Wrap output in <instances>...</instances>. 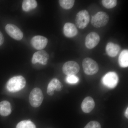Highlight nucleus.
Returning <instances> with one entry per match:
<instances>
[{
	"label": "nucleus",
	"instance_id": "obj_1",
	"mask_svg": "<svg viewBox=\"0 0 128 128\" xmlns=\"http://www.w3.org/2000/svg\"><path fill=\"white\" fill-rule=\"evenodd\" d=\"M26 84V80L23 76H16L10 78L8 81L6 87L9 92H15L23 89Z\"/></svg>",
	"mask_w": 128,
	"mask_h": 128
},
{
	"label": "nucleus",
	"instance_id": "obj_2",
	"mask_svg": "<svg viewBox=\"0 0 128 128\" xmlns=\"http://www.w3.org/2000/svg\"><path fill=\"white\" fill-rule=\"evenodd\" d=\"M109 20V16L106 12H99L92 17L91 24L94 27H102L106 25Z\"/></svg>",
	"mask_w": 128,
	"mask_h": 128
},
{
	"label": "nucleus",
	"instance_id": "obj_3",
	"mask_svg": "<svg viewBox=\"0 0 128 128\" xmlns=\"http://www.w3.org/2000/svg\"><path fill=\"white\" fill-rule=\"evenodd\" d=\"M82 66L84 72L88 75L95 74L99 70L97 62L90 58H86L83 60Z\"/></svg>",
	"mask_w": 128,
	"mask_h": 128
},
{
	"label": "nucleus",
	"instance_id": "obj_4",
	"mask_svg": "<svg viewBox=\"0 0 128 128\" xmlns=\"http://www.w3.org/2000/svg\"><path fill=\"white\" fill-rule=\"evenodd\" d=\"M90 20V15L87 10H82L76 14V25L80 29H84L89 24Z\"/></svg>",
	"mask_w": 128,
	"mask_h": 128
},
{
	"label": "nucleus",
	"instance_id": "obj_5",
	"mask_svg": "<svg viewBox=\"0 0 128 128\" xmlns=\"http://www.w3.org/2000/svg\"><path fill=\"white\" fill-rule=\"evenodd\" d=\"M44 98L42 90L39 88H35L30 92L29 97V102L32 106L38 108L41 105Z\"/></svg>",
	"mask_w": 128,
	"mask_h": 128
},
{
	"label": "nucleus",
	"instance_id": "obj_6",
	"mask_svg": "<svg viewBox=\"0 0 128 128\" xmlns=\"http://www.w3.org/2000/svg\"><path fill=\"white\" fill-rule=\"evenodd\" d=\"M118 76L117 73L111 72L106 73L103 76L102 81L106 87L110 89H113L118 85Z\"/></svg>",
	"mask_w": 128,
	"mask_h": 128
},
{
	"label": "nucleus",
	"instance_id": "obj_7",
	"mask_svg": "<svg viewBox=\"0 0 128 128\" xmlns=\"http://www.w3.org/2000/svg\"><path fill=\"white\" fill-rule=\"evenodd\" d=\"M62 70L67 76L76 75L80 71V66L75 61H69L64 64Z\"/></svg>",
	"mask_w": 128,
	"mask_h": 128
},
{
	"label": "nucleus",
	"instance_id": "obj_8",
	"mask_svg": "<svg viewBox=\"0 0 128 128\" xmlns=\"http://www.w3.org/2000/svg\"><path fill=\"white\" fill-rule=\"evenodd\" d=\"M6 32L9 36L16 40H20L23 37L22 32L16 25L8 24L5 28Z\"/></svg>",
	"mask_w": 128,
	"mask_h": 128
},
{
	"label": "nucleus",
	"instance_id": "obj_9",
	"mask_svg": "<svg viewBox=\"0 0 128 128\" xmlns=\"http://www.w3.org/2000/svg\"><path fill=\"white\" fill-rule=\"evenodd\" d=\"M49 55L46 51L40 50L34 53L32 59V63L35 64L37 63L45 65L48 64Z\"/></svg>",
	"mask_w": 128,
	"mask_h": 128
},
{
	"label": "nucleus",
	"instance_id": "obj_10",
	"mask_svg": "<svg viewBox=\"0 0 128 128\" xmlns=\"http://www.w3.org/2000/svg\"><path fill=\"white\" fill-rule=\"evenodd\" d=\"M100 40V37L97 33L96 32H91L86 37L85 45L88 48L91 49L98 44Z\"/></svg>",
	"mask_w": 128,
	"mask_h": 128
},
{
	"label": "nucleus",
	"instance_id": "obj_11",
	"mask_svg": "<svg viewBox=\"0 0 128 128\" xmlns=\"http://www.w3.org/2000/svg\"><path fill=\"white\" fill-rule=\"evenodd\" d=\"M48 39L42 36H34L31 40V44L34 48L37 50H42L47 46Z\"/></svg>",
	"mask_w": 128,
	"mask_h": 128
},
{
	"label": "nucleus",
	"instance_id": "obj_12",
	"mask_svg": "<svg viewBox=\"0 0 128 128\" xmlns=\"http://www.w3.org/2000/svg\"><path fill=\"white\" fill-rule=\"evenodd\" d=\"M63 88L62 83L57 78H54L49 83L47 88V92L50 96H52L54 93V90L60 92Z\"/></svg>",
	"mask_w": 128,
	"mask_h": 128
},
{
	"label": "nucleus",
	"instance_id": "obj_13",
	"mask_svg": "<svg viewBox=\"0 0 128 128\" xmlns=\"http://www.w3.org/2000/svg\"><path fill=\"white\" fill-rule=\"evenodd\" d=\"M63 32L65 36L72 38L76 36L78 33V30L76 25L70 22H67L64 25Z\"/></svg>",
	"mask_w": 128,
	"mask_h": 128
},
{
	"label": "nucleus",
	"instance_id": "obj_14",
	"mask_svg": "<svg viewBox=\"0 0 128 128\" xmlns=\"http://www.w3.org/2000/svg\"><path fill=\"white\" fill-rule=\"evenodd\" d=\"M95 102L94 99L90 96L86 97L82 101L81 107L84 112L88 113L94 109Z\"/></svg>",
	"mask_w": 128,
	"mask_h": 128
},
{
	"label": "nucleus",
	"instance_id": "obj_15",
	"mask_svg": "<svg viewBox=\"0 0 128 128\" xmlns=\"http://www.w3.org/2000/svg\"><path fill=\"white\" fill-rule=\"evenodd\" d=\"M120 50L121 47L120 45L112 42H109L106 46V52L110 57H114L116 56Z\"/></svg>",
	"mask_w": 128,
	"mask_h": 128
},
{
	"label": "nucleus",
	"instance_id": "obj_16",
	"mask_svg": "<svg viewBox=\"0 0 128 128\" xmlns=\"http://www.w3.org/2000/svg\"><path fill=\"white\" fill-rule=\"evenodd\" d=\"M12 112L10 104L7 101L0 102V114L3 116H6L11 114Z\"/></svg>",
	"mask_w": 128,
	"mask_h": 128
},
{
	"label": "nucleus",
	"instance_id": "obj_17",
	"mask_svg": "<svg viewBox=\"0 0 128 128\" xmlns=\"http://www.w3.org/2000/svg\"><path fill=\"white\" fill-rule=\"evenodd\" d=\"M118 63L120 66L122 68H126L128 66V50H123L118 57Z\"/></svg>",
	"mask_w": 128,
	"mask_h": 128
},
{
	"label": "nucleus",
	"instance_id": "obj_18",
	"mask_svg": "<svg viewBox=\"0 0 128 128\" xmlns=\"http://www.w3.org/2000/svg\"><path fill=\"white\" fill-rule=\"evenodd\" d=\"M38 6L36 1L35 0H25L22 2V8L24 11H30L34 9Z\"/></svg>",
	"mask_w": 128,
	"mask_h": 128
},
{
	"label": "nucleus",
	"instance_id": "obj_19",
	"mask_svg": "<svg viewBox=\"0 0 128 128\" xmlns=\"http://www.w3.org/2000/svg\"><path fill=\"white\" fill-rule=\"evenodd\" d=\"M75 1L74 0H60L58 1L60 6L62 8L69 10L73 7Z\"/></svg>",
	"mask_w": 128,
	"mask_h": 128
},
{
	"label": "nucleus",
	"instance_id": "obj_20",
	"mask_svg": "<svg viewBox=\"0 0 128 128\" xmlns=\"http://www.w3.org/2000/svg\"><path fill=\"white\" fill-rule=\"evenodd\" d=\"M16 128H36L34 124L29 120H24L19 122Z\"/></svg>",
	"mask_w": 128,
	"mask_h": 128
},
{
	"label": "nucleus",
	"instance_id": "obj_21",
	"mask_svg": "<svg viewBox=\"0 0 128 128\" xmlns=\"http://www.w3.org/2000/svg\"><path fill=\"white\" fill-rule=\"evenodd\" d=\"M118 1L116 0H102V3L104 7L110 9L114 8L116 6Z\"/></svg>",
	"mask_w": 128,
	"mask_h": 128
},
{
	"label": "nucleus",
	"instance_id": "obj_22",
	"mask_svg": "<svg viewBox=\"0 0 128 128\" xmlns=\"http://www.w3.org/2000/svg\"><path fill=\"white\" fill-rule=\"evenodd\" d=\"M79 81V78L76 75L67 76L66 78V82L71 84H76Z\"/></svg>",
	"mask_w": 128,
	"mask_h": 128
},
{
	"label": "nucleus",
	"instance_id": "obj_23",
	"mask_svg": "<svg viewBox=\"0 0 128 128\" xmlns=\"http://www.w3.org/2000/svg\"><path fill=\"white\" fill-rule=\"evenodd\" d=\"M84 128H101V126L97 121H92L88 123Z\"/></svg>",
	"mask_w": 128,
	"mask_h": 128
},
{
	"label": "nucleus",
	"instance_id": "obj_24",
	"mask_svg": "<svg viewBox=\"0 0 128 128\" xmlns=\"http://www.w3.org/2000/svg\"><path fill=\"white\" fill-rule=\"evenodd\" d=\"M4 42V38L2 33L0 32V46L3 44Z\"/></svg>",
	"mask_w": 128,
	"mask_h": 128
},
{
	"label": "nucleus",
	"instance_id": "obj_25",
	"mask_svg": "<svg viewBox=\"0 0 128 128\" xmlns=\"http://www.w3.org/2000/svg\"><path fill=\"white\" fill-rule=\"evenodd\" d=\"M125 116L127 118H128V108H127V109H126V112H125Z\"/></svg>",
	"mask_w": 128,
	"mask_h": 128
}]
</instances>
